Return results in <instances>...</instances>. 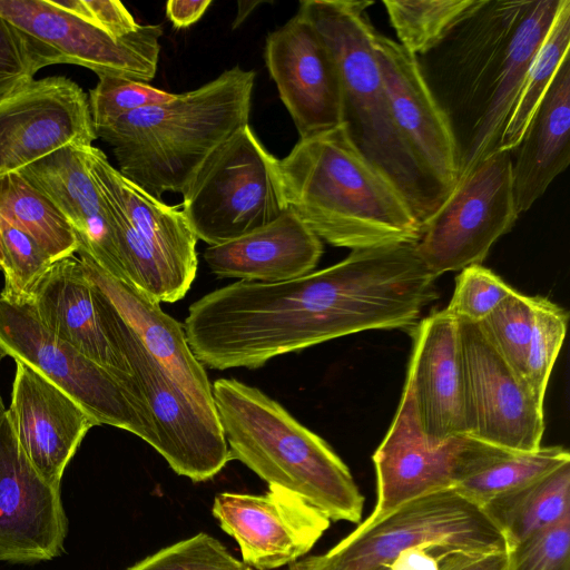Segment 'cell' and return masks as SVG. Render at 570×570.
<instances>
[{
	"label": "cell",
	"mask_w": 570,
	"mask_h": 570,
	"mask_svg": "<svg viewBox=\"0 0 570 570\" xmlns=\"http://www.w3.org/2000/svg\"><path fill=\"white\" fill-rule=\"evenodd\" d=\"M564 1L488 0L445 39L454 45V63L446 69L452 81L442 109L459 145V178L498 151L530 65Z\"/></svg>",
	"instance_id": "1"
},
{
	"label": "cell",
	"mask_w": 570,
	"mask_h": 570,
	"mask_svg": "<svg viewBox=\"0 0 570 570\" xmlns=\"http://www.w3.org/2000/svg\"><path fill=\"white\" fill-rule=\"evenodd\" d=\"M482 509L502 533L508 551L513 550L570 513V462Z\"/></svg>",
	"instance_id": "27"
},
{
	"label": "cell",
	"mask_w": 570,
	"mask_h": 570,
	"mask_svg": "<svg viewBox=\"0 0 570 570\" xmlns=\"http://www.w3.org/2000/svg\"><path fill=\"white\" fill-rule=\"evenodd\" d=\"M0 348L41 373L100 424L155 444L145 403L110 371L49 333L24 302L0 296Z\"/></svg>",
	"instance_id": "9"
},
{
	"label": "cell",
	"mask_w": 570,
	"mask_h": 570,
	"mask_svg": "<svg viewBox=\"0 0 570 570\" xmlns=\"http://www.w3.org/2000/svg\"><path fill=\"white\" fill-rule=\"evenodd\" d=\"M569 46L570 1L566 0L530 65L498 150L510 151L519 144L562 60L569 55Z\"/></svg>",
	"instance_id": "31"
},
{
	"label": "cell",
	"mask_w": 570,
	"mask_h": 570,
	"mask_svg": "<svg viewBox=\"0 0 570 570\" xmlns=\"http://www.w3.org/2000/svg\"><path fill=\"white\" fill-rule=\"evenodd\" d=\"M87 146L70 145L19 173L60 212L78 239V254L89 256L112 277L127 282L104 200L86 161Z\"/></svg>",
	"instance_id": "22"
},
{
	"label": "cell",
	"mask_w": 570,
	"mask_h": 570,
	"mask_svg": "<svg viewBox=\"0 0 570 570\" xmlns=\"http://www.w3.org/2000/svg\"><path fill=\"white\" fill-rule=\"evenodd\" d=\"M373 48L397 130L423 167L450 193L459 178V145L419 58L377 31Z\"/></svg>",
	"instance_id": "18"
},
{
	"label": "cell",
	"mask_w": 570,
	"mask_h": 570,
	"mask_svg": "<svg viewBox=\"0 0 570 570\" xmlns=\"http://www.w3.org/2000/svg\"><path fill=\"white\" fill-rule=\"evenodd\" d=\"M97 138L81 87L62 76L35 79L0 102V177Z\"/></svg>",
	"instance_id": "14"
},
{
	"label": "cell",
	"mask_w": 570,
	"mask_h": 570,
	"mask_svg": "<svg viewBox=\"0 0 570 570\" xmlns=\"http://www.w3.org/2000/svg\"><path fill=\"white\" fill-rule=\"evenodd\" d=\"M213 514L256 570L289 566L305 556L331 521L297 495L275 487L262 495L223 492Z\"/></svg>",
	"instance_id": "17"
},
{
	"label": "cell",
	"mask_w": 570,
	"mask_h": 570,
	"mask_svg": "<svg viewBox=\"0 0 570 570\" xmlns=\"http://www.w3.org/2000/svg\"><path fill=\"white\" fill-rule=\"evenodd\" d=\"M127 570H250L214 537L198 533L166 547Z\"/></svg>",
	"instance_id": "35"
},
{
	"label": "cell",
	"mask_w": 570,
	"mask_h": 570,
	"mask_svg": "<svg viewBox=\"0 0 570 570\" xmlns=\"http://www.w3.org/2000/svg\"><path fill=\"white\" fill-rule=\"evenodd\" d=\"M409 384L419 426L432 444L468 434L463 358L458 320L446 309L414 325ZM469 435V434H468Z\"/></svg>",
	"instance_id": "19"
},
{
	"label": "cell",
	"mask_w": 570,
	"mask_h": 570,
	"mask_svg": "<svg viewBox=\"0 0 570 570\" xmlns=\"http://www.w3.org/2000/svg\"><path fill=\"white\" fill-rule=\"evenodd\" d=\"M322 254V240L287 208L256 230L209 245L203 256L218 277L277 283L313 272Z\"/></svg>",
	"instance_id": "25"
},
{
	"label": "cell",
	"mask_w": 570,
	"mask_h": 570,
	"mask_svg": "<svg viewBox=\"0 0 570 570\" xmlns=\"http://www.w3.org/2000/svg\"><path fill=\"white\" fill-rule=\"evenodd\" d=\"M431 544L508 551L502 533L483 509L448 489L361 523L326 553L298 560L286 570H374L402 552Z\"/></svg>",
	"instance_id": "7"
},
{
	"label": "cell",
	"mask_w": 570,
	"mask_h": 570,
	"mask_svg": "<svg viewBox=\"0 0 570 570\" xmlns=\"http://www.w3.org/2000/svg\"><path fill=\"white\" fill-rule=\"evenodd\" d=\"M23 302L49 333L110 371L142 400L128 363L102 327L94 286L79 257L55 261Z\"/></svg>",
	"instance_id": "21"
},
{
	"label": "cell",
	"mask_w": 570,
	"mask_h": 570,
	"mask_svg": "<svg viewBox=\"0 0 570 570\" xmlns=\"http://www.w3.org/2000/svg\"><path fill=\"white\" fill-rule=\"evenodd\" d=\"M91 283L102 327L138 383L154 428L153 448L179 475L195 482L214 478L230 461L218 417L204 411L173 380L144 347L106 294Z\"/></svg>",
	"instance_id": "8"
},
{
	"label": "cell",
	"mask_w": 570,
	"mask_h": 570,
	"mask_svg": "<svg viewBox=\"0 0 570 570\" xmlns=\"http://www.w3.org/2000/svg\"><path fill=\"white\" fill-rule=\"evenodd\" d=\"M264 59L299 138L342 125V89L335 59L299 12L268 33Z\"/></svg>",
	"instance_id": "16"
},
{
	"label": "cell",
	"mask_w": 570,
	"mask_h": 570,
	"mask_svg": "<svg viewBox=\"0 0 570 570\" xmlns=\"http://www.w3.org/2000/svg\"><path fill=\"white\" fill-rule=\"evenodd\" d=\"M484 553L489 552L452 544H431L402 552L374 570H458Z\"/></svg>",
	"instance_id": "41"
},
{
	"label": "cell",
	"mask_w": 570,
	"mask_h": 570,
	"mask_svg": "<svg viewBox=\"0 0 570 570\" xmlns=\"http://www.w3.org/2000/svg\"><path fill=\"white\" fill-rule=\"evenodd\" d=\"M518 217L511 153L498 150L458 179L422 224L416 250L434 277L461 271L481 264Z\"/></svg>",
	"instance_id": "10"
},
{
	"label": "cell",
	"mask_w": 570,
	"mask_h": 570,
	"mask_svg": "<svg viewBox=\"0 0 570 570\" xmlns=\"http://www.w3.org/2000/svg\"><path fill=\"white\" fill-rule=\"evenodd\" d=\"M183 213L197 239L222 244L256 230L288 207L279 159L249 124L222 142L183 190Z\"/></svg>",
	"instance_id": "6"
},
{
	"label": "cell",
	"mask_w": 570,
	"mask_h": 570,
	"mask_svg": "<svg viewBox=\"0 0 570 570\" xmlns=\"http://www.w3.org/2000/svg\"><path fill=\"white\" fill-rule=\"evenodd\" d=\"M458 323L468 434L510 451L539 449L544 432L543 403L501 357L479 323Z\"/></svg>",
	"instance_id": "13"
},
{
	"label": "cell",
	"mask_w": 570,
	"mask_h": 570,
	"mask_svg": "<svg viewBox=\"0 0 570 570\" xmlns=\"http://www.w3.org/2000/svg\"><path fill=\"white\" fill-rule=\"evenodd\" d=\"M262 3H264V1H238V10L233 22V29H236L238 26H240L245 19L255 10V8Z\"/></svg>",
	"instance_id": "44"
},
{
	"label": "cell",
	"mask_w": 570,
	"mask_h": 570,
	"mask_svg": "<svg viewBox=\"0 0 570 570\" xmlns=\"http://www.w3.org/2000/svg\"><path fill=\"white\" fill-rule=\"evenodd\" d=\"M52 263L30 235L0 215V269L4 275L0 296L23 302Z\"/></svg>",
	"instance_id": "33"
},
{
	"label": "cell",
	"mask_w": 570,
	"mask_h": 570,
	"mask_svg": "<svg viewBox=\"0 0 570 570\" xmlns=\"http://www.w3.org/2000/svg\"><path fill=\"white\" fill-rule=\"evenodd\" d=\"M534 312L535 296L514 291L479 323L501 357L524 381Z\"/></svg>",
	"instance_id": "32"
},
{
	"label": "cell",
	"mask_w": 570,
	"mask_h": 570,
	"mask_svg": "<svg viewBox=\"0 0 570 570\" xmlns=\"http://www.w3.org/2000/svg\"><path fill=\"white\" fill-rule=\"evenodd\" d=\"M0 17L28 39L42 67L70 63L98 77L148 83L157 72L160 24H144L115 39L48 0H0Z\"/></svg>",
	"instance_id": "12"
},
{
	"label": "cell",
	"mask_w": 570,
	"mask_h": 570,
	"mask_svg": "<svg viewBox=\"0 0 570 570\" xmlns=\"http://www.w3.org/2000/svg\"><path fill=\"white\" fill-rule=\"evenodd\" d=\"M514 291L491 269L481 264L470 265L456 276L445 309L456 320L480 323Z\"/></svg>",
	"instance_id": "37"
},
{
	"label": "cell",
	"mask_w": 570,
	"mask_h": 570,
	"mask_svg": "<svg viewBox=\"0 0 570 570\" xmlns=\"http://www.w3.org/2000/svg\"><path fill=\"white\" fill-rule=\"evenodd\" d=\"M255 71L239 66L166 104L119 116L95 128L119 173L157 199L183 193L204 160L248 124Z\"/></svg>",
	"instance_id": "3"
},
{
	"label": "cell",
	"mask_w": 570,
	"mask_h": 570,
	"mask_svg": "<svg viewBox=\"0 0 570 570\" xmlns=\"http://www.w3.org/2000/svg\"><path fill=\"white\" fill-rule=\"evenodd\" d=\"M85 154L90 177L120 205L145 257L189 291L197 272V237L183 210L122 176L101 149L87 146Z\"/></svg>",
	"instance_id": "23"
},
{
	"label": "cell",
	"mask_w": 570,
	"mask_h": 570,
	"mask_svg": "<svg viewBox=\"0 0 570 570\" xmlns=\"http://www.w3.org/2000/svg\"><path fill=\"white\" fill-rule=\"evenodd\" d=\"M505 570H570V513L509 551Z\"/></svg>",
	"instance_id": "38"
},
{
	"label": "cell",
	"mask_w": 570,
	"mask_h": 570,
	"mask_svg": "<svg viewBox=\"0 0 570 570\" xmlns=\"http://www.w3.org/2000/svg\"><path fill=\"white\" fill-rule=\"evenodd\" d=\"M41 68L23 33L0 17V102L35 80Z\"/></svg>",
	"instance_id": "39"
},
{
	"label": "cell",
	"mask_w": 570,
	"mask_h": 570,
	"mask_svg": "<svg viewBox=\"0 0 570 570\" xmlns=\"http://www.w3.org/2000/svg\"><path fill=\"white\" fill-rule=\"evenodd\" d=\"M98 78L89 94L95 128L128 112L169 102L176 96L146 82L115 77Z\"/></svg>",
	"instance_id": "36"
},
{
	"label": "cell",
	"mask_w": 570,
	"mask_h": 570,
	"mask_svg": "<svg viewBox=\"0 0 570 570\" xmlns=\"http://www.w3.org/2000/svg\"><path fill=\"white\" fill-rule=\"evenodd\" d=\"M6 356V354L3 353V351L0 348V362L1 360ZM4 411V407H3V402H2V397H1V394H0V413Z\"/></svg>",
	"instance_id": "45"
},
{
	"label": "cell",
	"mask_w": 570,
	"mask_h": 570,
	"mask_svg": "<svg viewBox=\"0 0 570 570\" xmlns=\"http://www.w3.org/2000/svg\"><path fill=\"white\" fill-rule=\"evenodd\" d=\"M284 197L336 247L416 243L422 224L396 188L356 149L343 125L299 138L279 159Z\"/></svg>",
	"instance_id": "2"
},
{
	"label": "cell",
	"mask_w": 570,
	"mask_h": 570,
	"mask_svg": "<svg viewBox=\"0 0 570 570\" xmlns=\"http://www.w3.org/2000/svg\"><path fill=\"white\" fill-rule=\"evenodd\" d=\"M216 413L230 460L268 487L291 492L330 521L358 523L364 497L341 458L282 404L236 379L213 385Z\"/></svg>",
	"instance_id": "4"
},
{
	"label": "cell",
	"mask_w": 570,
	"mask_h": 570,
	"mask_svg": "<svg viewBox=\"0 0 570 570\" xmlns=\"http://www.w3.org/2000/svg\"><path fill=\"white\" fill-rule=\"evenodd\" d=\"M210 4L212 0H169L166 14L176 29H184L197 22Z\"/></svg>",
	"instance_id": "42"
},
{
	"label": "cell",
	"mask_w": 570,
	"mask_h": 570,
	"mask_svg": "<svg viewBox=\"0 0 570 570\" xmlns=\"http://www.w3.org/2000/svg\"><path fill=\"white\" fill-rule=\"evenodd\" d=\"M570 462L560 445L528 452L508 451L461 480L453 489L480 508L489 501L522 489Z\"/></svg>",
	"instance_id": "30"
},
{
	"label": "cell",
	"mask_w": 570,
	"mask_h": 570,
	"mask_svg": "<svg viewBox=\"0 0 570 570\" xmlns=\"http://www.w3.org/2000/svg\"><path fill=\"white\" fill-rule=\"evenodd\" d=\"M373 1L304 0L297 12L318 31L340 75L342 125L351 141L401 194L423 224L449 191L423 167L397 130L374 55Z\"/></svg>",
	"instance_id": "5"
},
{
	"label": "cell",
	"mask_w": 570,
	"mask_h": 570,
	"mask_svg": "<svg viewBox=\"0 0 570 570\" xmlns=\"http://www.w3.org/2000/svg\"><path fill=\"white\" fill-rule=\"evenodd\" d=\"M0 215L30 235L53 262L78 250L69 223L19 171L0 177Z\"/></svg>",
	"instance_id": "28"
},
{
	"label": "cell",
	"mask_w": 570,
	"mask_h": 570,
	"mask_svg": "<svg viewBox=\"0 0 570 570\" xmlns=\"http://www.w3.org/2000/svg\"><path fill=\"white\" fill-rule=\"evenodd\" d=\"M67 534L60 487L32 465L0 413V561L32 563L58 557Z\"/></svg>",
	"instance_id": "15"
},
{
	"label": "cell",
	"mask_w": 570,
	"mask_h": 570,
	"mask_svg": "<svg viewBox=\"0 0 570 570\" xmlns=\"http://www.w3.org/2000/svg\"><path fill=\"white\" fill-rule=\"evenodd\" d=\"M568 318V312L563 307L547 297L535 296L533 328L525 361V382L542 403L563 344Z\"/></svg>",
	"instance_id": "34"
},
{
	"label": "cell",
	"mask_w": 570,
	"mask_h": 570,
	"mask_svg": "<svg viewBox=\"0 0 570 570\" xmlns=\"http://www.w3.org/2000/svg\"><path fill=\"white\" fill-rule=\"evenodd\" d=\"M570 60H562L519 144L510 150L519 213L529 210L570 163Z\"/></svg>",
	"instance_id": "26"
},
{
	"label": "cell",
	"mask_w": 570,
	"mask_h": 570,
	"mask_svg": "<svg viewBox=\"0 0 570 570\" xmlns=\"http://www.w3.org/2000/svg\"><path fill=\"white\" fill-rule=\"evenodd\" d=\"M79 255L88 277L110 299L149 354L204 411L217 416L212 384L189 347L183 324L165 313L159 302L112 277L89 256Z\"/></svg>",
	"instance_id": "24"
},
{
	"label": "cell",
	"mask_w": 570,
	"mask_h": 570,
	"mask_svg": "<svg viewBox=\"0 0 570 570\" xmlns=\"http://www.w3.org/2000/svg\"><path fill=\"white\" fill-rule=\"evenodd\" d=\"M488 0H384L399 43L424 56L440 46Z\"/></svg>",
	"instance_id": "29"
},
{
	"label": "cell",
	"mask_w": 570,
	"mask_h": 570,
	"mask_svg": "<svg viewBox=\"0 0 570 570\" xmlns=\"http://www.w3.org/2000/svg\"><path fill=\"white\" fill-rule=\"evenodd\" d=\"M14 435L36 470L60 487L66 466L97 421L30 365L16 361L7 410Z\"/></svg>",
	"instance_id": "20"
},
{
	"label": "cell",
	"mask_w": 570,
	"mask_h": 570,
	"mask_svg": "<svg viewBox=\"0 0 570 570\" xmlns=\"http://www.w3.org/2000/svg\"><path fill=\"white\" fill-rule=\"evenodd\" d=\"M508 451L468 434L432 444L419 426L412 392L405 383L393 422L373 454L377 500L364 522H374L422 495L453 489Z\"/></svg>",
	"instance_id": "11"
},
{
	"label": "cell",
	"mask_w": 570,
	"mask_h": 570,
	"mask_svg": "<svg viewBox=\"0 0 570 570\" xmlns=\"http://www.w3.org/2000/svg\"><path fill=\"white\" fill-rule=\"evenodd\" d=\"M53 7L98 28L115 39L136 31L138 24L132 14L118 0H48Z\"/></svg>",
	"instance_id": "40"
},
{
	"label": "cell",
	"mask_w": 570,
	"mask_h": 570,
	"mask_svg": "<svg viewBox=\"0 0 570 570\" xmlns=\"http://www.w3.org/2000/svg\"><path fill=\"white\" fill-rule=\"evenodd\" d=\"M509 551H494L481 554L458 570H505Z\"/></svg>",
	"instance_id": "43"
}]
</instances>
